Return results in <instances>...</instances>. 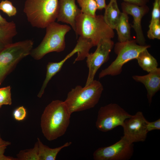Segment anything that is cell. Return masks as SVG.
Listing matches in <instances>:
<instances>
[{"label": "cell", "mask_w": 160, "mask_h": 160, "mask_svg": "<svg viewBox=\"0 0 160 160\" xmlns=\"http://www.w3.org/2000/svg\"><path fill=\"white\" fill-rule=\"evenodd\" d=\"M71 114L64 101H52L45 107L41 119L42 132L49 141L54 140L65 133Z\"/></svg>", "instance_id": "obj_1"}, {"label": "cell", "mask_w": 160, "mask_h": 160, "mask_svg": "<svg viewBox=\"0 0 160 160\" xmlns=\"http://www.w3.org/2000/svg\"><path fill=\"white\" fill-rule=\"evenodd\" d=\"M103 90L98 81L94 80L82 87L77 85L68 93L64 101L71 114L94 107L98 103Z\"/></svg>", "instance_id": "obj_2"}, {"label": "cell", "mask_w": 160, "mask_h": 160, "mask_svg": "<svg viewBox=\"0 0 160 160\" xmlns=\"http://www.w3.org/2000/svg\"><path fill=\"white\" fill-rule=\"evenodd\" d=\"M77 35L91 40L94 46L101 39H111L114 37L113 30L104 21L103 15L91 16L81 13L76 19Z\"/></svg>", "instance_id": "obj_3"}, {"label": "cell", "mask_w": 160, "mask_h": 160, "mask_svg": "<svg viewBox=\"0 0 160 160\" xmlns=\"http://www.w3.org/2000/svg\"><path fill=\"white\" fill-rule=\"evenodd\" d=\"M59 0H26L23 12L33 27L44 28L57 18Z\"/></svg>", "instance_id": "obj_4"}, {"label": "cell", "mask_w": 160, "mask_h": 160, "mask_svg": "<svg viewBox=\"0 0 160 160\" xmlns=\"http://www.w3.org/2000/svg\"><path fill=\"white\" fill-rule=\"evenodd\" d=\"M46 33L40 44L33 49L30 55L34 59L39 60L52 52H59L65 49V36L71 29L69 25H62L55 21L46 28Z\"/></svg>", "instance_id": "obj_5"}, {"label": "cell", "mask_w": 160, "mask_h": 160, "mask_svg": "<svg viewBox=\"0 0 160 160\" xmlns=\"http://www.w3.org/2000/svg\"><path fill=\"white\" fill-rule=\"evenodd\" d=\"M33 41L27 39L6 44L0 51V84L18 63L30 54Z\"/></svg>", "instance_id": "obj_6"}, {"label": "cell", "mask_w": 160, "mask_h": 160, "mask_svg": "<svg viewBox=\"0 0 160 160\" xmlns=\"http://www.w3.org/2000/svg\"><path fill=\"white\" fill-rule=\"evenodd\" d=\"M150 47L149 45L137 44L135 40L133 39L117 43L114 47V51L117 55L116 58L108 67L102 70L99 74V78L107 75L115 76L119 74L125 64L136 59L140 52Z\"/></svg>", "instance_id": "obj_7"}, {"label": "cell", "mask_w": 160, "mask_h": 160, "mask_svg": "<svg viewBox=\"0 0 160 160\" xmlns=\"http://www.w3.org/2000/svg\"><path fill=\"white\" fill-rule=\"evenodd\" d=\"M131 116L118 104L110 103L100 108L96 127L102 132L110 131L118 126L122 127L124 121Z\"/></svg>", "instance_id": "obj_8"}, {"label": "cell", "mask_w": 160, "mask_h": 160, "mask_svg": "<svg viewBox=\"0 0 160 160\" xmlns=\"http://www.w3.org/2000/svg\"><path fill=\"white\" fill-rule=\"evenodd\" d=\"M133 152V143L123 136L114 144L96 149L93 157L95 160H128Z\"/></svg>", "instance_id": "obj_9"}, {"label": "cell", "mask_w": 160, "mask_h": 160, "mask_svg": "<svg viewBox=\"0 0 160 160\" xmlns=\"http://www.w3.org/2000/svg\"><path fill=\"white\" fill-rule=\"evenodd\" d=\"M113 45L114 42L111 39H101L97 44L95 51L88 55L86 58L89 73L85 86L89 84L94 80L98 69L103 64L108 61Z\"/></svg>", "instance_id": "obj_10"}, {"label": "cell", "mask_w": 160, "mask_h": 160, "mask_svg": "<svg viewBox=\"0 0 160 160\" xmlns=\"http://www.w3.org/2000/svg\"><path fill=\"white\" fill-rule=\"evenodd\" d=\"M147 121L142 112H137L124 121L122 126L124 136L132 143L145 141L148 132Z\"/></svg>", "instance_id": "obj_11"}, {"label": "cell", "mask_w": 160, "mask_h": 160, "mask_svg": "<svg viewBox=\"0 0 160 160\" xmlns=\"http://www.w3.org/2000/svg\"><path fill=\"white\" fill-rule=\"evenodd\" d=\"M123 12L131 15L133 18L132 25L136 33L137 43L141 45H145V40L142 31L141 21L143 16L148 11L146 5L141 6L124 2L121 4Z\"/></svg>", "instance_id": "obj_12"}, {"label": "cell", "mask_w": 160, "mask_h": 160, "mask_svg": "<svg viewBox=\"0 0 160 160\" xmlns=\"http://www.w3.org/2000/svg\"><path fill=\"white\" fill-rule=\"evenodd\" d=\"M76 0H59L58 11L57 20L69 24L76 31V19L81 13L76 4Z\"/></svg>", "instance_id": "obj_13"}, {"label": "cell", "mask_w": 160, "mask_h": 160, "mask_svg": "<svg viewBox=\"0 0 160 160\" xmlns=\"http://www.w3.org/2000/svg\"><path fill=\"white\" fill-rule=\"evenodd\" d=\"M132 78L144 85L147 91V97L150 104L153 97L160 89V68L157 67L145 75L133 76Z\"/></svg>", "instance_id": "obj_14"}, {"label": "cell", "mask_w": 160, "mask_h": 160, "mask_svg": "<svg viewBox=\"0 0 160 160\" xmlns=\"http://www.w3.org/2000/svg\"><path fill=\"white\" fill-rule=\"evenodd\" d=\"M103 15L106 24L113 30L115 29L120 19L121 12L118 6L117 0H110L105 8Z\"/></svg>", "instance_id": "obj_15"}, {"label": "cell", "mask_w": 160, "mask_h": 160, "mask_svg": "<svg viewBox=\"0 0 160 160\" xmlns=\"http://www.w3.org/2000/svg\"><path fill=\"white\" fill-rule=\"evenodd\" d=\"M37 139L39 160H55L57 154L62 149L72 144L71 142H67L60 147L52 148L44 144L39 138Z\"/></svg>", "instance_id": "obj_16"}, {"label": "cell", "mask_w": 160, "mask_h": 160, "mask_svg": "<svg viewBox=\"0 0 160 160\" xmlns=\"http://www.w3.org/2000/svg\"><path fill=\"white\" fill-rule=\"evenodd\" d=\"M117 31L119 42H122L132 40L129 17L126 13L121 12L119 20L115 29Z\"/></svg>", "instance_id": "obj_17"}, {"label": "cell", "mask_w": 160, "mask_h": 160, "mask_svg": "<svg viewBox=\"0 0 160 160\" xmlns=\"http://www.w3.org/2000/svg\"><path fill=\"white\" fill-rule=\"evenodd\" d=\"M136 59L139 65L144 71L149 72L157 67L156 59L145 49L140 52Z\"/></svg>", "instance_id": "obj_18"}, {"label": "cell", "mask_w": 160, "mask_h": 160, "mask_svg": "<svg viewBox=\"0 0 160 160\" xmlns=\"http://www.w3.org/2000/svg\"><path fill=\"white\" fill-rule=\"evenodd\" d=\"M17 34L16 26L14 21L0 26V41L6 44L12 43L13 38Z\"/></svg>", "instance_id": "obj_19"}, {"label": "cell", "mask_w": 160, "mask_h": 160, "mask_svg": "<svg viewBox=\"0 0 160 160\" xmlns=\"http://www.w3.org/2000/svg\"><path fill=\"white\" fill-rule=\"evenodd\" d=\"M76 46L79 48V51L77 53V56L74 63L83 60L86 58L93 45L89 39L80 36Z\"/></svg>", "instance_id": "obj_20"}, {"label": "cell", "mask_w": 160, "mask_h": 160, "mask_svg": "<svg viewBox=\"0 0 160 160\" xmlns=\"http://www.w3.org/2000/svg\"><path fill=\"white\" fill-rule=\"evenodd\" d=\"M17 156V160H39L38 141L35 143L33 148L21 151Z\"/></svg>", "instance_id": "obj_21"}, {"label": "cell", "mask_w": 160, "mask_h": 160, "mask_svg": "<svg viewBox=\"0 0 160 160\" xmlns=\"http://www.w3.org/2000/svg\"><path fill=\"white\" fill-rule=\"evenodd\" d=\"M81 8L82 13L86 15L95 16L97 9V6L95 0H76Z\"/></svg>", "instance_id": "obj_22"}, {"label": "cell", "mask_w": 160, "mask_h": 160, "mask_svg": "<svg viewBox=\"0 0 160 160\" xmlns=\"http://www.w3.org/2000/svg\"><path fill=\"white\" fill-rule=\"evenodd\" d=\"M147 32V36L150 39H160V20L151 22Z\"/></svg>", "instance_id": "obj_23"}, {"label": "cell", "mask_w": 160, "mask_h": 160, "mask_svg": "<svg viewBox=\"0 0 160 160\" xmlns=\"http://www.w3.org/2000/svg\"><path fill=\"white\" fill-rule=\"evenodd\" d=\"M10 86L0 88V106L10 105L12 103Z\"/></svg>", "instance_id": "obj_24"}, {"label": "cell", "mask_w": 160, "mask_h": 160, "mask_svg": "<svg viewBox=\"0 0 160 160\" xmlns=\"http://www.w3.org/2000/svg\"><path fill=\"white\" fill-rule=\"evenodd\" d=\"M0 10L6 14L9 17L16 15L17 10L10 1L5 0L0 3Z\"/></svg>", "instance_id": "obj_25"}, {"label": "cell", "mask_w": 160, "mask_h": 160, "mask_svg": "<svg viewBox=\"0 0 160 160\" xmlns=\"http://www.w3.org/2000/svg\"><path fill=\"white\" fill-rule=\"evenodd\" d=\"M11 144L9 141H6L1 138L0 134V160H16L15 158L12 157L6 156L4 154L5 149L7 146Z\"/></svg>", "instance_id": "obj_26"}, {"label": "cell", "mask_w": 160, "mask_h": 160, "mask_svg": "<svg viewBox=\"0 0 160 160\" xmlns=\"http://www.w3.org/2000/svg\"><path fill=\"white\" fill-rule=\"evenodd\" d=\"M151 22L160 20V0H154Z\"/></svg>", "instance_id": "obj_27"}, {"label": "cell", "mask_w": 160, "mask_h": 160, "mask_svg": "<svg viewBox=\"0 0 160 160\" xmlns=\"http://www.w3.org/2000/svg\"><path fill=\"white\" fill-rule=\"evenodd\" d=\"M26 115V110L23 106L18 107L13 112L14 118L18 121L23 120L25 118Z\"/></svg>", "instance_id": "obj_28"}, {"label": "cell", "mask_w": 160, "mask_h": 160, "mask_svg": "<svg viewBox=\"0 0 160 160\" xmlns=\"http://www.w3.org/2000/svg\"><path fill=\"white\" fill-rule=\"evenodd\" d=\"M147 128L148 132L154 130H160V119H158L157 120L152 122H149L147 121Z\"/></svg>", "instance_id": "obj_29"}, {"label": "cell", "mask_w": 160, "mask_h": 160, "mask_svg": "<svg viewBox=\"0 0 160 160\" xmlns=\"http://www.w3.org/2000/svg\"><path fill=\"white\" fill-rule=\"evenodd\" d=\"M124 2L141 6L146 5L149 0H123Z\"/></svg>", "instance_id": "obj_30"}, {"label": "cell", "mask_w": 160, "mask_h": 160, "mask_svg": "<svg viewBox=\"0 0 160 160\" xmlns=\"http://www.w3.org/2000/svg\"><path fill=\"white\" fill-rule=\"evenodd\" d=\"M98 9L102 10L105 8L106 6L105 0H95Z\"/></svg>", "instance_id": "obj_31"}, {"label": "cell", "mask_w": 160, "mask_h": 160, "mask_svg": "<svg viewBox=\"0 0 160 160\" xmlns=\"http://www.w3.org/2000/svg\"><path fill=\"white\" fill-rule=\"evenodd\" d=\"M9 22L3 17L0 14V26H3L7 25Z\"/></svg>", "instance_id": "obj_32"}, {"label": "cell", "mask_w": 160, "mask_h": 160, "mask_svg": "<svg viewBox=\"0 0 160 160\" xmlns=\"http://www.w3.org/2000/svg\"><path fill=\"white\" fill-rule=\"evenodd\" d=\"M6 44L0 41V51L2 49Z\"/></svg>", "instance_id": "obj_33"}, {"label": "cell", "mask_w": 160, "mask_h": 160, "mask_svg": "<svg viewBox=\"0 0 160 160\" xmlns=\"http://www.w3.org/2000/svg\"><path fill=\"white\" fill-rule=\"evenodd\" d=\"M1 107V106H0V108Z\"/></svg>", "instance_id": "obj_34"}]
</instances>
